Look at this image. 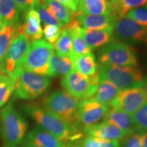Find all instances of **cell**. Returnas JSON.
<instances>
[{
	"label": "cell",
	"instance_id": "obj_1",
	"mask_svg": "<svg viewBox=\"0 0 147 147\" xmlns=\"http://www.w3.org/2000/svg\"><path fill=\"white\" fill-rule=\"evenodd\" d=\"M23 110L38 126L53 134L63 142L80 140L83 136L80 127L71 125L45 107L29 104L23 106Z\"/></svg>",
	"mask_w": 147,
	"mask_h": 147
},
{
	"label": "cell",
	"instance_id": "obj_2",
	"mask_svg": "<svg viewBox=\"0 0 147 147\" xmlns=\"http://www.w3.org/2000/svg\"><path fill=\"white\" fill-rule=\"evenodd\" d=\"M100 80H108L120 90L142 87L145 78L142 71L137 66L99 65Z\"/></svg>",
	"mask_w": 147,
	"mask_h": 147
},
{
	"label": "cell",
	"instance_id": "obj_3",
	"mask_svg": "<svg viewBox=\"0 0 147 147\" xmlns=\"http://www.w3.org/2000/svg\"><path fill=\"white\" fill-rule=\"evenodd\" d=\"M1 135L5 145L17 147L25 138L27 123L10 102L1 111Z\"/></svg>",
	"mask_w": 147,
	"mask_h": 147
},
{
	"label": "cell",
	"instance_id": "obj_4",
	"mask_svg": "<svg viewBox=\"0 0 147 147\" xmlns=\"http://www.w3.org/2000/svg\"><path fill=\"white\" fill-rule=\"evenodd\" d=\"M80 100L61 90L53 91L43 100V107L71 125L80 127L77 111Z\"/></svg>",
	"mask_w": 147,
	"mask_h": 147
},
{
	"label": "cell",
	"instance_id": "obj_5",
	"mask_svg": "<svg viewBox=\"0 0 147 147\" xmlns=\"http://www.w3.org/2000/svg\"><path fill=\"white\" fill-rule=\"evenodd\" d=\"M100 65L137 66V51L127 43L120 41L111 42L100 48L97 52Z\"/></svg>",
	"mask_w": 147,
	"mask_h": 147
},
{
	"label": "cell",
	"instance_id": "obj_6",
	"mask_svg": "<svg viewBox=\"0 0 147 147\" xmlns=\"http://www.w3.org/2000/svg\"><path fill=\"white\" fill-rule=\"evenodd\" d=\"M51 84L48 76L22 68L16 77L14 96L21 100H34L43 95Z\"/></svg>",
	"mask_w": 147,
	"mask_h": 147
},
{
	"label": "cell",
	"instance_id": "obj_7",
	"mask_svg": "<svg viewBox=\"0 0 147 147\" xmlns=\"http://www.w3.org/2000/svg\"><path fill=\"white\" fill-rule=\"evenodd\" d=\"M100 82L99 71L93 76H88L71 70L64 76L61 81V85L65 92L81 101L93 97Z\"/></svg>",
	"mask_w": 147,
	"mask_h": 147
},
{
	"label": "cell",
	"instance_id": "obj_8",
	"mask_svg": "<svg viewBox=\"0 0 147 147\" xmlns=\"http://www.w3.org/2000/svg\"><path fill=\"white\" fill-rule=\"evenodd\" d=\"M54 47L45 40L33 42L23 62V68L38 74L47 76L49 61Z\"/></svg>",
	"mask_w": 147,
	"mask_h": 147
},
{
	"label": "cell",
	"instance_id": "obj_9",
	"mask_svg": "<svg viewBox=\"0 0 147 147\" xmlns=\"http://www.w3.org/2000/svg\"><path fill=\"white\" fill-rule=\"evenodd\" d=\"M31 42L25 35L19 34L11 42L3 65V72L16 79L23 68V62L30 49Z\"/></svg>",
	"mask_w": 147,
	"mask_h": 147
},
{
	"label": "cell",
	"instance_id": "obj_10",
	"mask_svg": "<svg viewBox=\"0 0 147 147\" xmlns=\"http://www.w3.org/2000/svg\"><path fill=\"white\" fill-rule=\"evenodd\" d=\"M115 39L147 45V27L127 17H118L113 25Z\"/></svg>",
	"mask_w": 147,
	"mask_h": 147
},
{
	"label": "cell",
	"instance_id": "obj_11",
	"mask_svg": "<svg viewBox=\"0 0 147 147\" xmlns=\"http://www.w3.org/2000/svg\"><path fill=\"white\" fill-rule=\"evenodd\" d=\"M146 102L142 87H134L121 90L110 106L132 115Z\"/></svg>",
	"mask_w": 147,
	"mask_h": 147
},
{
	"label": "cell",
	"instance_id": "obj_12",
	"mask_svg": "<svg viewBox=\"0 0 147 147\" xmlns=\"http://www.w3.org/2000/svg\"><path fill=\"white\" fill-rule=\"evenodd\" d=\"M108 109V106L103 105L91 98L80 101L77 111L79 124L87 127L98 123L99 121L104 118Z\"/></svg>",
	"mask_w": 147,
	"mask_h": 147
},
{
	"label": "cell",
	"instance_id": "obj_13",
	"mask_svg": "<svg viewBox=\"0 0 147 147\" xmlns=\"http://www.w3.org/2000/svg\"><path fill=\"white\" fill-rule=\"evenodd\" d=\"M18 32L25 35L31 42L41 40L43 30L39 14L36 8H31L25 11L24 22L20 25Z\"/></svg>",
	"mask_w": 147,
	"mask_h": 147
},
{
	"label": "cell",
	"instance_id": "obj_14",
	"mask_svg": "<svg viewBox=\"0 0 147 147\" xmlns=\"http://www.w3.org/2000/svg\"><path fill=\"white\" fill-rule=\"evenodd\" d=\"M82 130L89 136L119 141L123 139L127 135L117 127L106 121H102L100 123H98L93 125L83 127Z\"/></svg>",
	"mask_w": 147,
	"mask_h": 147
},
{
	"label": "cell",
	"instance_id": "obj_15",
	"mask_svg": "<svg viewBox=\"0 0 147 147\" xmlns=\"http://www.w3.org/2000/svg\"><path fill=\"white\" fill-rule=\"evenodd\" d=\"M75 18L80 27L86 29H107L113 27L116 18L110 15H90L77 12Z\"/></svg>",
	"mask_w": 147,
	"mask_h": 147
},
{
	"label": "cell",
	"instance_id": "obj_16",
	"mask_svg": "<svg viewBox=\"0 0 147 147\" xmlns=\"http://www.w3.org/2000/svg\"><path fill=\"white\" fill-rule=\"evenodd\" d=\"M80 33L91 51L102 48L115 40L113 36V27L104 30H92L81 27Z\"/></svg>",
	"mask_w": 147,
	"mask_h": 147
},
{
	"label": "cell",
	"instance_id": "obj_17",
	"mask_svg": "<svg viewBox=\"0 0 147 147\" xmlns=\"http://www.w3.org/2000/svg\"><path fill=\"white\" fill-rule=\"evenodd\" d=\"M64 27L68 31L71 38L72 49H71V54L69 55V57L78 56V55L92 53L91 49L86 43L85 40H84L81 33H80L81 27L79 25L78 22L75 18V16L70 23L64 25Z\"/></svg>",
	"mask_w": 147,
	"mask_h": 147
},
{
	"label": "cell",
	"instance_id": "obj_18",
	"mask_svg": "<svg viewBox=\"0 0 147 147\" xmlns=\"http://www.w3.org/2000/svg\"><path fill=\"white\" fill-rule=\"evenodd\" d=\"M104 119L127 134L136 131L132 116L121 110L111 108L108 109Z\"/></svg>",
	"mask_w": 147,
	"mask_h": 147
},
{
	"label": "cell",
	"instance_id": "obj_19",
	"mask_svg": "<svg viewBox=\"0 0 147 147\" xmlns=\"http://www.w3.org/2000/svg\"><path fill=\"white\" fill-rule=\"evenodd\" d=\"M69 58L71 59L74 70L84 76H93L99 71V65L92 53L78 56H70Z\"/></svg>",
	"mask_w": 147,
	"mask_h": 147
},
{
	"label": "cell",
	"instance_id": "obj_20",
	"mask_svg": "<svg viewBox=\"0 0 147 147\" xmlns=\"http://www.w3.org/2000/svg\"><path fill=\"white\" fill-rule=\"evenodd\" d=\"M27 137L40 147H63V142L61 140L39 126L29 131Z\"/></svg>",
	"mask_w": 147,
	"mask_h": 147
},
{
	"label": "cell",
	"instance_id": "obj_21",
	"mask_svg": "<svg viewBox=\"0 0 147 147\" xmlns=\"http://www.w3.org/2000/svg\"><path fill=\"white\" fill-rule=\"evenodd\" d=\"M78 12L90 15H110V0H78Z\"/></svg>",
	"mask_w": 147,
	"mask_h": 147
},
{
	"label": "cell",
	"instance_id": "obj_22",
	"mask_svg": "<svg viewBox=\"0 0 147 147\" xmlns=\"http://www.w3.org/2000/svg\"><path fill=\"white\" fill-rule=\"evenodd\" d=\"M121 90L108 80H100L97 91L91 99L106 106H110Z\"/></svg>",
	"mask_w": 147,
	"mask_h": 147
},
{
	"label": "cell",
	"instance_id": "obj_23",
	"mask_svg": "<svg viewBox=\"0 0 147 147\" xmlns=\"http://www.w3.org/2000/svg\"><path fill=\"white\" fill-rule=\"evenodd\" d=\"M73 70L71 59L68 57H61L58 56L55 52L49 61V67L47 76L50 77H58L65 76Z\"/></svg>",
	"mask_w": 147,
	"mask_h": 147
},
{
	"label": "cell",
	"instance_id": "obj_24",
	"mask_svg": "<svg viewBox=\"0 0 147 147\" xmlns=\"http://www.w3.org/2000/svg\"><path fill=\"white\" fill-rule=\"evenodd\" d=\"M20 11L14 0H0V21L4 26L20 24Z\"/></svg>",
	"mask_w": 147,
	"mask_h": 147
},
{
	"label": "cell",
	"instance_id": "obj_25",
	"mask_svg": "<svg viewBox=\"0 0 147 147\" xmlns=\"http://www.w3.org/2000/svg\"><path fill=\"white\" fill-rule=\"evenodd\" d=\"M111 15L125 17L129 11L147 5V0H110Z\"/></svg>",
	"mask_w": 147,
	"mask_h": 147
},
{
	"label": "cell",
	"instance_id": "obj_26",
	"mask_svg": "<svg viewBox=\"0 0 147 147\" xmlns=\"http://www.w3.org/2000/svg\"><path fill=\"white\" fill-rule=\"evenodd\" d=\"M21 24L6 25L4 27L2 32L0 33V61L2 65V68L5 55L11 42L17 35L19 34L18 28Z\"/></svg>",
	"mask_w": 147,
	"mask_h": 147
},
{
	"label": "cell",
	"instance_id": "obj_27",
	"mask_svg": "<svg viewBox=\"0 0 147 147\" xmlns=\"http://www.w3.org/2000/svg\"><path fill=\"white\" fill-rule=\"evenodd\" d=\"M42 5L63 24L67 25L74 18L75 14L71 13L64 5L55 0H45Z\"/></svg>",
	"mask_w": 147,
	"mask_h": 147
},
{
	"label": "cell",
	"instance_id": "obj_28",
	"mask_svg": "<svg viewBox=\"0 0 147 147\" xmlns=\"http://www.w3.org/2000/svg\"><path fill=\"white\" fill-rule=\"evenodd\" d=\"M16 80V78L7 74H0V108L8 102L14 93Z\"/></svg>",
	"mask_w": 147,
	"mask_h": 147
},
{
	"label": "cell",
	"instance_id": "obj_29",
	"mask_svg": "<svg viewBox=\"0 0 147 147\" xmlns=\"http://www.w3.org/2000/svg\"><path fill=\"white\" fill-rule=\"evenodd\" d=\"M54 49L56 51V54L61 57H68L71 53L72 43L71 38L68 31L63 27L59 38L57 40L53 45Z\"/></svg>",
	"mask_w": 147,
	"mask_h": 147
},
{
	"label": "cell",
	"instance_id": "obj_30",
	"mask_svg": "<svg viewBox=\"0 0 147 147\" xmlns=\"http://www.w3.org/2000/svg\"><path fill=\"white\" fill-rule=\"evenodd\" d=\"M131 116L136 131H147V102Z\"/></svg>",
	"mask_w": 147,
	"mask_h": 147
},
{
	"label": "cell",
	"instance_id": "obj_31",
	"mask_svg": "<svg viewBox=\"0 0 147 147\" xmlns=\"http://www.w3.org/2000/svg\"><path fill=\"white\" fill-rule=\"evenodd\" d=\"M35 8L38 11L40 20L45 25H45H54L60 28H63L64 24L58 21L44 5H39Z\"/></svg>",
	"mask_w": 147,
	"mask_h": 147
},
{
	"label": "cell",
	"instance_id": "obj_32",
	"mask_svg": "<svg viewBox=\"0 0 147 147\" xmlns=\"http://www.w3.org/2000/svg\"><path fill=\"white\" fill-rule=\"evenodd\" d=\"M127 16L140 25L147 27V5L129 11Z\"/></svg>",
	"mask_w": 147,
	"mask_h": 147
},
{
	"label": "cell",
	"instance_id": "obj_33",
	"mask_svg": "<svg viewBox=\"0 0 147 147\" xmlns=\"http://www.w3.org/2000/svg\"><path fill=\"white\" fill-rule=\"evenodd\" d=\"M63 28L54 26V25H45L43 30L45 40L51 45H54L58 38H59Z\"/></svg>",
	"mask_w": 147,
	"mask_h": 147
},
{
	"label": "cell",
	"instance_id": "obj_34",
	"mask_svg": "<svg viewBox=\"0 0 147 147\" xmlns=\"http://www.w3.org/2000/svg\"><path fill=\"white\" fill-rule=\"evenodd\" d=\"M122 147H142L140 138V132L134 131L129 134L123 139Z\"/></svg>",
	"mask_w": 147,
	"mask_h": 147
},
{
	"label": "cell",
	"instance_id": "obj_35",
	"mask_svg": "<svg viewBox=\"0 0 147 147\" xmlns=\"http://www.w3.org/2000/svg\"><path fill=\"white\" fill-rule=\"evenodd\" d=\"M20 12H25L31 8L39 5L38 0H14Z\"/></svg>",
	"mask_w": 147,
	"mask_h": 147
},
{
	"label": "cell",
	"instance_id": "obj_36",
	"mask_svg": "<svg viewBox=\"0 0 147 147\" xmlns=\"http://www.w3.org/2000/svg\"><path fill=\"white\" fill-rule=\"evenodd\" d=\"M61 3L71 13L76 14L78 12V0H55Z\"/></svg>",
	"mask_w": 147,
	"mask_h": 147
},
{
	"label": "cell",
	"instance_id": "obj_37",
	"mask_svg": "<svg viewBox=\"0 0 147 147\" xmlns=\"http://www.w3.org/2000/svg\"><path fill=\"white\" fill-rule=\"evenodd\" d=\"M99 147H121L119 140L97 138Z\"/></svg>",
	"mask_w": 147,
	"mask_h": 147
},
{
	"label": "cell",
	"instance_id": "obj_38",
	"mask_svg": "<svg viewBox=\"0 0 147 147\" xmlns=\"http://www.w3.org/2000/svg\"><path fill=\"white\" fill-rule=\"evenodd\" d=\"M82 147H99L97 138L88 136L82 140Z\"/></svg>",
	"mask_w": 147,
	"mask_h": 147
},
{
	"label": "cell",
	"instance_id": "obj_39",
	"mask_svg": "<svg viewBox=\"0 0 147 147\" xmlns=\"http://www.w3.org/2000/svg\"><path fill=\"white\" fill-rule=\"evenodd\" d=\"M63 147H82V140H76L63 142Z\"/></svg>",
	"mask_w": 147,
	"mask_h": 147
},
{
	"label": "cell",
	"instance_id": "obj_40",
	"mask_svg": "<svg viewBox=\"0 0 147 147\" xmlns=\"http://www.w3.org/2000/svg\"><path fill=\"white\" fill-rule=\"evenodd\" d=\"M19 147H40L38 145L34 144L32 141H31L27 137H25L19 144Z\"/></svg>",
	"mask_w": 147,
	"mask_h": 147
},
{
	"label": "cell",
	"instance_id": "obj_41",
	"mask_svg": "<svg viewBox=\"0 0 147 147\" xmlns=\"http://www.w3.org/2000/svg\"><path fill=\"white\" fill-rule=\"evenodd\" d=\"M140 138L142 147H147V131L141 132Z\"/></svg>",
	"mask_w": 147,
	"mask_h": 147
},
{
	"label": "cell",
	"instance_id": "obj_42",
	"mask_svg": "<svg viewBox=\"0 0 147 147\" xmlns=\"http://www.w3.org/2000/svg\"><path fill=\"white\" fill-rule=\"evenodd\" d=\"M142 87L143 89V91H144V95H145V97H146V100L147 102V78H145L144 82V84H143Z\"/></svg>",
	"mask_w": 147,
	"mask_h": 147
},
{
	"label": "cell",
	"instance_id": "obj_43",
	"mask_svg": "<svg viewBox=\"0 0 147 147\" xmlns=\"http://www.w3.org/2000/svg\"><path fill=\"white\" fill-rule=\"evenodd\" d=\"M4 25H3L2 23H1V21H0V33H1V32H2V30L3 29V28H4Z\"/></svg>",
	"mask_w": 147,
	"mask_h": 147
},
{
	"label": "cell",
	"instance_id": "obj_44",
	"mask_svg": "<svg viewBox=\"0 0 147 147\" xmlns=\"http://www.w3.org/2000/svg\"><path fill=\"white\" fill-rule=\"evenodd\" d=\"M45 0H38V3H39L40 5H42L44 4V2H45Z\"/></svg>",
	"mask_w": 147,
	"mask_h": 147
},
{
	"label": "cell",
	"instance_id": "obj_45",
	"mask_svg": "<svg viewBox=\"0 0 147 147\" xmlns=\"http://www.w3.org/2000/svg\"><path fill=\"white\" fill-rule=\"evenodd\" d=\"M3 73V68H2V65H1V61H0V74Z\"/></svg>",
	"mask_w": 147,
	"mask_h": 147
},
{
	"label": "cell",
	"instance_id": "obj_46",
	"mask_svg": "<svg viewBox=\"0 0 147 147\" xmlns=\"http://www.w3.org/2000/svg\"><path fill=\"white\" fill-rule=\"evenodd\" d=\"M3 147H13V146H8V145H4Z\"/></svg>",
	"mask_w": 147,
	"mask_h": 147
}]
</instances>
